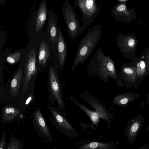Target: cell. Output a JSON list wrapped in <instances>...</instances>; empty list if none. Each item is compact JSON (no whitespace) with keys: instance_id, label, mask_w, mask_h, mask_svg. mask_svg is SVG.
Here are the masks:
<instances>
[{"instance_id":"obj_21","label":"cell","mask_w":149,"mask_h":149,"mask_svg":"<svg viewBox=\"0 0 149 149\" xmlns=\"http://www.w3.org/2000/svg\"><path fill=\"white\" fill-rule=\"evenodd\" d=\"M17 109L12 107H6L3 109L2 119L5 122L11 121L15 118L20 114Z\"/></svg>"},{"instance_id":"obj_8","label":"cell","mask_w":149,"mask_h":149,"mask_svg":"<svg viewBox=\"0 0 149 149\" xmlns=\"http://www.w3.org/2000/svg\"><path fill=\"white\" fill-rule=\"evenodd\" d=\"M36 50L34 48H31L26 56L23 83V96L26 93L31 78L37 72L36 65Z\"/></svg>"},{"instance_id":"obj_23","label":"cell","mask_w":149,"mask_h":149,"mask_svg":"<svg viewBox=\"0 0 149 149\" xmlns=\"http://www.w3.org/2000/svg\"><path fill=\"white\" fill-rule=\"evenodd\" d=\"M110 146V144L108 143L93 142L81 146L79 149H108Z\"/></svg>"},{"instance_id":"obj_12","label":"cell","mask_w":149,"mask_h":149,"mask_svg":"<svg viewBox=\"0 0 149 149\" xmlns=\"http://www.w3.org/2000/svg\"><path fill=\"white\" fill-rule=\"evenodd\" d=\"M139 97L137 93L127 92L119 94L114 97L113 103L117 105L122 107L128 106L130 103L134 102Z\"/></svg>"},{"instance_id":"obj_11","label":"cell","mask_w":149,"mask_h":149,"mask_svg":"<svg viewBox=\"0 0 149 149\" xmlns=\"http://www.w3.org/2000/svg\"><path fill=\"white\" fill-rule=\"evenodd\" d=\"M137 84L138 85L149 74V66L142 54L138 57L136 63Z\"/></svg>"},{"instance_id":"obj_9","label":"cell","mask_w":149,"mask_h":149,"mask_svg":"<svg viewBox=\"0 0 149 149\" xmlns=\"http://www.w3.org/2000/svg\"><path fill=\"white\" fill-rule=\"evenodd\" d=\"M78 95L90 104L100 116L101 118L107 121L113 118L112 114L107 110L104 105L97 99L92 95L79 94Z\"/></svg>"},{"instance_id":"obj_19","label":"cell","mask_w":149,"mask_h":149,"mask_svg":"<svg viewBox=\"0 0 149 149\" xmlns=\"http://www.w3.org/2000/svg\"><path fill=\"white\" fill-rule=\"evenodd\" d=\"M50 55L49 47L44 41H41L39 47L38 61L41 64L45 65Z\"/></svg>"},{"instance_id":"obj_14","label":"cell","mask_w":149,"mask_h":149,"mask_svg":"<svg viewBox=\"0 0 149 149\" xmlns=\"http://www.w3.org/2000/svg\"><path fill=\"white\" fill-rule=\"evenodd\" d=\"M47 13V6L46 1H41L37 13L35 29L36 32L40 30L43 26L46 19Z\"/></svg>"},{"instance_id":"obj_20","label":"cell","mask_w":149,"mask_h":149,"mask_svg":"<svg viewBox=\"0 0 149 149\" xmlns=\"http://www.w3.org/2000/svg\"><path fill=\"white\" fill-rule=\"evenodd\" d=\"M22 69L19 68L15 74L10 84V91L12 94L16 95L18 93L22 77Z\"/></svg>"},{"instance_id":"obj_28","label":"cell","mask_w":149,"mask_h":149,"mask_svg":"<svg viewBox=\"0 0 149 149\" xmlns=\"http://www.w3.org/2000/svg\"><path fill=\"white\" fill-rule=\"evenodd\" d=\"M146 103L147 104H149V92L146 94Z\"/></svg>"},{"instance_id":"obj_27","label":"cell","mask_w":149,"mask_h":149,"mask_svg":"<svg viewBox=\"0 0 149 149\" xmlns=\"http://www.w3.org/2000/svg\"><path fill=\"white\" fill-rule=\"evenodd\" d=\"M145 57L149 66V46L147 47L144 52L141 54Z\"/></svg>"},{"instance_id":"obj_3","label":"cell","mask_w":149,"mask_h":149,"mask_svg":"<svg viewBox=\"0 0 149 149\" xmlns=\"http://www.w3.org/2000/svg\"><path fill=\"white\" fill-rule=\"evenodd\" d=\"M62 9L69 38L73 41L84 32L87 27L80 25L74 7L67 0H65Z\"/></svg>"},{"instance_id":"obj_4","label":"cell","mask_w":149,"mask_h":149,"mask_svg":"<svg viewBox=\"0 0 149 149\" xmlns=\"http://www.w3.org/2000/svg\"><path fill=\"white\" fill-rule=\"evenodd\" d=\"M95 0H75L73 6L77 8L81 14L82 26L87 28L99 14L102 6V1L97 6Z\"/></svg>"},{"instance_id":"obj_13","label":"cell","mask_w":149,"mask_h":149,"mask_svg":"<svg viewBox=\"0 0 149 149\" xmlns=\"http://www.w3.org/2000/svg\"><path fill=\"white\" fill-rule=\"evenodd\" d=\"M58 36L57 42L58 56L61 66L65 64L67 54V47L60 27L58 28Z\"/></svg>"},{"instance_id":"obj_15","label":"cell","mask_w":149,"mask_h":149,"mask_svg":"<svg viewBox=\"0 0 149 149\" xmlns=\"http://www.w3.org/2000/svg\"><path fill=\"white\" fill-rule=\"evenodd\" d=\"M34 118L37 127L43 136L51 141L52 137L47 127L45 120L40 111L37 110L35 112Z\"/></svg>"},{"instance_id":"obj_1","label":"cell","mask_w":149,"mask_h":149,"mask_svg":"<svg viewBox=\"0 0 149 149\" xmlns=\"http://www.w3.org/2000/svg\"><path fill=\"white\" fill-rule=\"evenodd\" d=\"M88 74L95 76L105 82L109 81L110 77L116 81L119 86H123L117 74L113 61L109 55L103 52L101 47H99L90 60L86 69Z\"/></svg>"},{"instance_id":"obj_30","label":"cell","mask_w":149,"mask_h":149,"mask_svg":"<svg viewBox=\"0 0 149 149\" xmlns=\"http://www.w3.org/2000/svg\"><path fill=\"white\" fill-rule=\"evenodd\" d=\"M146 129H147V130H149V125H148V126L147 127Z\"/></svg>"},{"instance_id":"obj_29","label":"cell","mask_w":149,"mask_h":149,"mask_svg":"<svg viewBox=\"0 0 149 149\" xmlns=\"http://www.w3.org/2000/svg\"><path fill=\"white\" fill-rule=\"evenodd\" d=\"M118 2H119L123 3H126L127 1H128V0H117Z\"/></svg>"},{"instance_id":"obj_26","label":"cell","mask_w":149,"mask_h":149,"mask_svg":"<svg viewBox=\"0 0 149 149\" xmlns=\"http://www.w3.org/2000/svg\"><path fill=\"white\" fill-rule=\"evenodd\" d=\"M6 138V133L4 131L2 135L0 143V149H4V147Z\"/></svg>"},{"instance_id":"obj_10","label":"cell","mask_w":149,"mask_h":149,"mask_svg":"<svg viewBox=\"0 0 149 149\" xmlns=\"http://www.w3.org/2000/svg\"><path fill=\"white\" fill-rule=\"evenodd\" d=\"M49 83L52 93L56 99L60 109H64V104L62 99L59 81L54 69L50 67L49 69Z\"/></svg>"},{"instance_id":"obj_5","label":"cell","mask_w":149,"mask_h":149,"mask_svg":"<svg viewBox=\"0 0 149 149\" xmlns=\"http://www.w3.org/2000/svg\"><path fill=\"white\" fill-rule=\"evenodd\" d=\"M117 46L126 58L136 63L138 57L136 56L138 40L135 34L120 33L115 37Z\"/></svg>"},{"instance_id":"obj_25","label":"cell","mask_w":149,"mask_h":149,"mask_svg":"<svg viewBox=\"0 0 149 149\" xmlns=\"http://www.w3.org/2000/svg\"><path fill=\"white\" fill-rule=\"evenodd\" d=\"M21 54V52L19 51L10 54L6 57V61L10 64H15L19 60Z\"/></svg>"},{"instance_id":"obj_7","label":"cell","mask_w":149,"mask_h":149,"mask_svg":"<svg viewBox=\"0 0 149 149\" xmlns=\"http://www.w3.org/2000/svg\"><path fill=\"white\" fill-rule=\"evenodd\" d=\"M136 63L131 62L123 64L118 75L121 83L122 81L126 87L137 89Z\"/></svg>"},{"instance_id":"obj_16","label":"cell","mask_w":149,"mask_h":149,"mask_svg":"<svg viewBox=\"0 0 149 149\" xmlns=\"http://www.w3.org/2000/svg\"><path fill=\"white\" fill-rule=\"evenodd\" d=\"M70 99L74 104L84 112L89 117L93 123L97 125L99 122L100 116L95 111L90 109L86 105L81 103L74 97L71 96Z\"/></svg>"},{"instance_id":"obj_22","label":"cell","mask_w":149,"mask_h":149,"mask_svg":"<svg viewBox=\"0 0 149 149\" xmlns=\"http://www.w3.org/2000/svg\"><path fill=\"white\" fill-rule=\"evenodd\" d=\"M51 111L56 122L61 127L68 130H73L72 125L61 114L53 109H51Z\"/></svg>"},{"instance_id":"obj_18","label":"cell","mask_w":149,"mask_h":149,"mask_svg":"<svg viewBox=\"0 0 149 149\" xmlns=\"http://www.w3.org/2000/svg\"><path fill=\"white\" fill-rule=\"evenodd\" d=\"M48 29L50 40L52 42V46L53 47H54L55 44L57 42V41L58 31L56 23L54 18H49L48 22Z\"/></svg>"},{"instance_id":"obj_24","label":"cell","mask_w":149,"mask_h":149,"mask_svg":"<svg viewBox=\"0 0 149 149\" xmlns=\"http://www.w3.org/2000/svg\"><path fill=\"white\" fill-rule=\"evenodd\" d=\"M7 149H22L21 141L15 138L11 137Z\"/></svg>"},{"instance_id":"obj_17","label":"cell","mask_w":149,"mask_h":149,"mask_svg":"<svg viewBox=\"0 0 149 149\" xmlns=\"http://www.w3.org/2000/svg\"><path fill=\"white\" fill-rule=\"evenodd\" d=\"M144 118L141 115H139L132 120L128 131V137L132 140L137 132L141 124L143 123Z\"/></svg>"},{"instance_id":"obj_6","label":"cell","mask_w":149,"mask_h":149,"mask_svg":"<svg viewBox=\"0 0 149 149\" xmlns=\"http://www.w3.org/2000/svg\"><path fill=\"white\" fill-rule=\"evenodd\" d=\"M111 14L116 22L120 21L128 24L136 19V13L134 8H128L126 3L119 2L113 8Z\"/></svg>"},{"instance_id":"obj_2","label":"cell","mask_w":149,"mask_h":149,"mask_svg":"<svg viewBox=\"0 0 149 149\" xmlns=\"http://www.w3.org/2000/svg\"><path fill=\"white\" fill-rule=\"evenodd\" d=\"M102 34V26L94 25L88 29L86 34L80 41L76 51L71 71L79 64L85 63L95 49L101 39Z\"/></svg>"}]
</instances>
